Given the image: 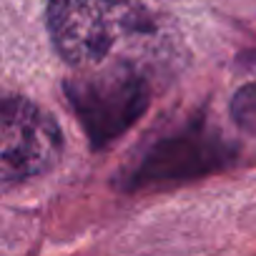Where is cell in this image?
<instances>
[{"mask_svg":"<svg viewBox=\"0 0 256 256\" xmlns=\"http://www.w3.org/2000/svg\"><path fill=\"white\" fill-rule=\"evenodd\" d=\"M141 26L138 0H48V33L70 66L103 60Z\"/></svg>","mask_w":256,"mask_h":256,"instance_id":"6da1fadb","label":"cell"},{"mask_svg":"<svg viewBox=\"0 0 256 256\" xmlns=\"http://www.w3.org/2000/svg\"><path fill=\"white\" fill-rule=\"evenodd\" d=\"M68 100L93 148L128 131L148 108V86L128 66H110L66 83Z\"/></svg>","mask_w":256,"mask_h":256,"instance_id":"7a4b0ae2","label":"cell"},{"mask_svg":"<svg viewBox=\"0 0 256 256\" xmlns=\"http://www.w3.org/2000/svg\"><path fill=\"white\" fill-rule=\"evenodd\" d=\"M63 148L56 120L26 98H6L0 120V176L6 184L48 171Z\"/></svg>","mask_w":256,"mask_h":256,"instance_id":"3957f363","label":"cell"},{"mask_svg":"<svg viewBox=\"0 0 256 256\" xmlns=\"http://www.w3.org/2000/svg\"><path fill=\"white\" fill-rule=\"evenodd\" d=\"M231 116L244 131H256V83L236 90L231 100Z\"/></svg>","mask_w":256,"mask_h":256,"instance_id":"277c9868","label":"cell"}]
</instances>
